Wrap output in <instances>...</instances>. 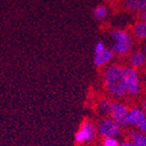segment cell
Wrapping results in <instances>:
<instances>
[{"mask_svg":"<svg viewBox=\"0 0 146 146\" xmlns=\"http://www.w3.org/2000/svg\"><path fill=\"white\" fill-rule=\"evenodd\" d=\"M125 81H126L127 94L137 95L140 91V80L137 70L133 66L125 68Z\"/></svg>","mask_w":146,"mask_h":146,"instance_id":"cell-4","label":"cell"},{"mask_svg":"<svg viewBox=\"0 0 146 146\" xmlns=\"http://www.w3.org/2000/svg\"><path fill=\"white\" fill-rule=\"evenodd\" d=\"M119 142L117 137H108V138H103L102 146H119Z\"/></svg>","mask_w":146,"mask_h":146,"instance_id":"cell-15","label":"cell"},{"mask_svg":"<svg viewBox=\"0 0 146 146\" xmlns=\"http://www.w3.org/2000/svg\"><path fill=\"white\" fill-rule=\"evenodd\" d=\"M130 110L125 104L121 102H113L111 107L110 117H111L121 128L129 126L128 123V115H129Z\"/></svg>","mask_w":146,"mask_h":146,"instance_id":"cell-6","label":"cell"},{"mask_svg":"<svg viewBox=\"0 0 146 146\" xmlns=\"http://www.w3.org/2000/svg\"><path fill=\"white\" fill-rule=\"evenodd\" d=\"M146 61V56L143 52L141 51H135L133 53L130 54L129 56V62L131 64V66L133 68H139L142 66Z\"/></svg>","mask_w":146,"mask_h":146,"instance_id":"cell-10","label":"cell"},{"mask_svg":"<svg viewBox=\"0 0 146 146\" xmlns=\"http://www.w3.org/2000/svg\"><path fill=\"white\" fill-rule=\"evenodd\" d=\"M95 134H96V130L94 125L90 121H85L82 123L78 132L76 133L75 139L78 143H85V142L92 141Z\"/></svg>","mask_w":146,"mask_h":146,"instance_id":"cell-7","label":"cell"},{"mask_svg":"<svg viewBox=\"0 0 146 146\" xmlns=\"http://www.w3.org/2000/svg\"><path fill=\"white\" fill-rule=\"evenodd\" d=\"M130 141L135 146H146V134L140 131H131L129 133Z\"/></svg>","mask_w":146,"mask_h":146,"instance_id":"cell-11","label":"cell"},{"mask_svg":"<svg viewBox=\"0 0 146 146\" xmlns=\"http://www.w3.org/2000/svg\"><path fill=\"white\" fill-rule=\"evenodd\" d=\"M141 107H142V110H143L144 111L146 112V99H144L143 101H142V103H141Z\"/></svg>","mask_w":146,"mask_h":146,"instance_id":"cell-18","label":"cell"},{"mask_svg":"<svg viewBox=\"0 0 146 146\" xmlns=\"http://www.w3.org/2000/svg\"><path fill=\"white\" fill-rule=\"evenodd\" d=\"M119 146H135V145L131 141H124L122 143H119Z\"/></svg>","mask_w":146,"mask_h":146,"instance_id":"cell-17","label":"cell"},{"mask_svg":"<svg viewBox=\"0 0 146 146\" xmlns=\"http://www.w3.org/2000/svg\"><path fill=\"white\" fill-rule=\"evenodd\" d=\"M145 54H146V49H145Z\"/></svg>","mask_w":146,"mask_h":146,"instance_id":"cell-21","label":"cell"},{"mask_svg":"<svg viewBox=\"0 0 146 146\" xmlns=\"http://www.w3.org/2000/svg\"><path fill=\"white\" fill-rule=\"evenodd\" d=\"M137 129H138V131L142 132V133H145L146 134V117L138 125V126H137Z\"/></svg>","mask_w":146,"mask_h":146,"instance_id":"cell-16","label":"cell"},{"mask_svg":"<svg viewBox=\"0 0 146 146\" xmlns=\"http://www.w3.org/2000/svg\"><path fill=\"white\" fill-rule=\"evenodd\" d=\"M110 39L113 41L112 44V51L117 54H126L131 51L133 47V41H132L130 35L124 30H112L110 32Z\"/></svg>","mask_w":146,"mask_h":146,"instance_id":"cell-2","label":"cell"},{"mask_svg":"<svg viewBox=\"0 0 146 146\" xmlns=\"http://www.w3.org/2000/svg\"><path fill=\"white\" fill-rule=\"evenodd\" d=\"M103 81L105 89L115 97H122L127 93L125 68L117 63H112L105 68Z\"/></svg>","mask_w":146,"mask_h":146,"instance_id":"cell-1","label":"cell"},{"mask_svg":"<svg viewBox=\"0 0 146 146\" xmlns=\"http://www.w3.org/2000/svg\"><path fill=\"white\" fill-rule=\"evenodd\" d=\"M112 104H113V102L110 101V100H103V101H101L99 103L98 108H99L100 112L103 113V115H110Z\"/></svg>","mask_w":146,"mask_h":146,"instance_id":"cell-14","label":"cell"},{"mask_svg":"<svg viewBox=\"0 0 146 146\" xmlns=\"http://www.w3.org/2000/svg\"><path fill=\"white\" fill-rule=\"evenodd\" d=\"M110 1H115V0H110Z\"/></svg>","mask_w":146,"mask_h":146,"instance_id":"cell-20","label":"cell"},{"mask_svg":"<svg viewBox=\"0 0 146 146\" xmlns=\"http://www.w3.org/2000/svg\"><path fill=\"white\" fill-rule=\"evenodd\" d=\"M133 33L140 39H146V21H140L133 27Z\"/></svg>","mask_w":146,"mask_h":146,"instance_id":"cell-12","label":"cell"},{"mask_svg":"<svg viewBox=\"0 0 146 146\" xmlns=\"http://www.w3.org/2000/svg\"><path fill=\"white\" fill-rule=\"evenodd\" d=\"M146 117V112L142 110V107H134L132 108L128 115V123L131 126H138Z\"/></svg>","mask_w":146,"mask_h":146,"instance_id":"cell-8","label":"cell"},{"mask_svg":"<svg viewBox=\"0 0 146 146\" xmlns=\"http://www.w3.org/2000/svg\"><path fill=\"white\" fill-rule=\"evenodd\" d=\"M115 56V52L107 49L104 43L101 41L97 42L94 47V63L95 66H102L110 62Z\"/></svg>","mask_w":146,"mask_h":146,"instance_id":"cell-5","label":"cell"},{"mask_svg":"<svg viewBox=\"0 0 146 146\" xmlns=\"http://www.w3.org/2000/svg\"><path fill=\"white\" fill-rule=\"evenodd\" d=\"M140 17H141L142 21H146V10L143 12H141V15H140Z\"/></svg>","mask_w":146,"mask_h":146,"instance_id":"cell-19","label":"cell"},{"mask_svg":"<svg viewBox=\"0 0 146 146\" xmlns=\"http://www.w3.org/2000/svg\"><path fill=\"white\" fill-rule=\"evenodd\" d=\"M97 133L102 138L117 137L121 133V127L110 117H105L98 122Z\"/></svg>","mask_w":146,"mask_h":146,"instance_id":"cell-3","label":"cell"},{"mask_svg":"<svg viewBox=\"0 0 146 146\" xmlns=\"http://www.w3.org/2000/svg\"><path fill=\"white\" fill-rule=\"evenodd\" d=\"M125 7L133 12H143L146 10V0H125Z\"/></svg>","mask_w":146,"mask_h":146,"instance_id":"cell-9","label":"cell"},{"mask_svg":"<svg viewBox=\"0 0 146 146\" xmlns=\"http://www.w3.org/2000/svg\"><path fill=\"white\" fill-rule=\"evenodd\" d=\"M107 15H108V9L105 5H98L97 7L94 8V10H93V15L96 20H105Z\"/></svg>","mask_w":146,"mask_h":146,"instance_id":"cell-13","label":"cell"}]
</instances>
